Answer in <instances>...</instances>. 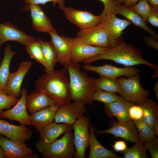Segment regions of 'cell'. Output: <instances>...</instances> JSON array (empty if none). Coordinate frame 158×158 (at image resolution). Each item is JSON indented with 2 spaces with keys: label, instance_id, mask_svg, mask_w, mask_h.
<instances>
[{
  "label": "cell",
  "instance_id": "obj_1",
  "mask_svg": "<svg viewBox=\"0 0 158 158\" xmlns=\"http://www.w3.org/2000/svg\"><path fill=\"white\" fill-rule=\"evenodd\" d=\"M66 68L45 72L37 80L35 90L54 101L59 107L71 103L72 99Z\"/></svg>",
  "mask_w": 158,
  "mask_h": 158
},
{
  "label": "cell",
  "instance_id": "obj_2",
  "mask_svg": "<svg viewBox=\"0 0 158 158\" xmlns=\"http://www.w3.org/2000/svg\"><path fill=\"white\" fill-rule=\"evenodd\" d=\"M107 59L126 66L140 64L148 66L154 69H158V65L146 61L142 57V53L138 48L125 42L123 40L116 46L110 48L105 52L82 61L84 64L100 60Z\"/></svg>",
  "mask_w": 158,
  "mask_h": 158
},
{
  "label": "cell",
  "instance_id": "obj_3",
  "mask_svg": "<svg viewBox=\"0 0 158 158\" xmlns=\"http://www.w3.org/2000/svg\"><path fill=\"white\" fill-rule=\"evenodd\" d=\"M80 65L73 63L66 69L69 76V87L72 99L92 104V96L97 90L95 79L90 77L85 72L80 70Z\"/></svg>",
  "mask_w": 158,
  "mask_h": 158
},
{
  "label": "cell",
  "instance_id": "obj_4",
  "mask_svg": "<svg viewBox=\"0 0 158 158\" xmlns=\"http://www.w3.org/2000/svg\"><path fill=\"white\" fill-rule=\"evenodd\" d=\"M35 146L44 158H73L75 153L72 130L65 133L60 139L50 143L40 140Z\"/></svg>",
  "mask_w": 158,
  "mask_h": 158
},
{
  "label": "cell",
  "instance_id": "obj_5",
  "mask_svg": "<svg viewBox=\"0 0 158 158\" xmlns=\"http://www.w3.org/2000/svg\"><path fill=\"white\" fill-rule=\"evenodd\" d=\"M139 73L130 78H118L116 80L123 90V97L134 104H139L148 98L150 92L145 89L140 83Z\"/></svg>",
  "mask_w": 158,
  "mask_h": 158
},
{
  "label": "cell",
  "instance_id": "obj_6",
  "mask_svg": "<svg viewBox=\"0 0 158 158\" xmlns=\"http://www.w3.org/2000/svg\"><path fill=\"white\" fill-rule=\"evenodd\" d=\"M114 13L109 12L99 16L102 24L108 35L111 47L116 46L123 40V31L131 23L127 20L118 18Z\"/></svg>",
  "mask_w": 158,
  "mask_h": 158
},
{
  "label": "cell",
  "instance_id": "obj_7",
  "mask_svg": "<svg viewBox=\"0 0 158 158\" xmlns=\"http://www.w3.org/2000/svg\"><path fill=\"white\" fill-rule=\"evenodd\" d=\"M90 120L83 116L72 125L74 131L73 142L75 149V158H86L85 151L89 146Z\"/></svg>",
  "mask_w": 158,
  "mask_h": 158
},
{
  "label": "cell",
  "instance_id": "obj_8",
  "mask_svg": "<svg viewBox=\"0 0 158 158\" xmlns=\"http://www.w3.org/2000/svg\"><path fill=\"white\" fill-rule=\"evenodd\" d=\"M0 146L6 158H38L25 142H16L0 136Z\"/></svg>",
  "mask_w": 158,
  "mask_h": 158
},
{
  "label": "cell",
  "instance_id": "obj_9",
  "mask_svg": "<svg viewBox=\"0 0 158 158\" xmlns=\"http://www.w3.org/2000/svg\"><path fill=\"white\" fill-rule=\"evenodd\" d=\"M62 10L66 18L78 27L80 30L88 28L101 23L100 16L94 15L90 11L66 7Z\"/></svg>",
  "mask_w": 158,
  "mask_h": 158
},
{
  "label": "cell",
  "instance_id": "obj_10",
  "mask_svg": "<svg viewBox=\"0 0 158 158\" xmlns=\"http://www.w3.org/2000/svg\"><path fill=\"white\" fill-rule=\"evenodd\" d=\"M95 133L97 135L105 133L111 134L133 142L140 141L136 127L131 120L126 122L114 121L109 129L103 130L95 129Z\"/></svg>",
  "mask_w": 158,
  "mask_h": 158
},
{
  "label": "cell",
  "instance_id": "obj_11",
  "mask_svg": "<svg viewBox=\"0 0 158 158\" xmlns=\"http://www.w3.org/2000/svg\"><path fill=\"white\" fill-rule=\"evenodd\" d=\"M36 40L35 37L27 34L9 22L0 23V51L2 44L7 41H16L26 46Z\"/></svg>",
  "mask_w": 158,
  "mask_h": 158
},
{
  "label": "cell",
  "instance_id": "obj_12",
  "mask_svg": "<svg viewBox=\"0 0 158 158\" xmlns=\"http://www.w3.org/2000/svg\"><path fill=\"white\" fill-rule=\"evenodd\" d=\"M77 37L85 42L96 47L110 48L109 39L102 24L100 23L77 33Z\"/></svg>",
  "mask_w": 158,
  "mask_h": 158
},
{
  "label": "cell",
  "instance_id": "obj_13",
  "mask_svg": "<svg viewBox=\"0 0 158 158\" xmlns=\"http://www.w3.org/2000/svg\"><path fill=\"white\" fill-rule=\"evenodd\" d=\"M109 48L93 46L85 42L77 37H75L73 38L71 55V62L79 63L102 54Z\"/></svg>",
  "mask_w": 158,
  "mask_h": 158
},
{
  "label": "cell",
  "instance_id": "obj_14",
  "mask_svg": "<svg viewBox=\"0 0 158 158\" xmlns=\"http://www.w3.org/2000/svg\"><path fill=\"white\" fill-rule=\"evenodd\" d=\"M85 104L79 101L60 106L54 117L55 122L73 125L86 113Z\"/></svg>",
  "mask_w": 158,
  "mask_h": 158
},
{
  "label": "cell",
  "instance_id": "obj_15",
  "mask_svg": "<svg viewBox=\"0 0 158 158\" xmlns=\"http://www.w3.org/2000/svg\"><path fill=\"white\" fill-rule=\"evenodd\" d=\"M32 65L30 61H22L15 72L10 73L7 84L3 90L6 94L17 98L21 95L22 84Z\"/></svg>",
  "mask_w": 158,
  "mask_h": 158
},
{
  "label": "cell",
  "instance_id": "obj_16",
  "mask_svg": "<svg viewBox=\"0 0 158 158\" xmlns=\"http://www.w3.org/2000/svg\"><path fill=\"white\" fill-rule=\"evenodd\" d=\"M83 68L85 70L95 72L100 76L116 79L122 76L131 77L141 72L132 66L119 68L107 63L101 66H95L88 64H84Z\"/></svg>",
  "mask_w": 158,
  "mask_h": 158
},
{
  "label": "cell",
  "instance_id": "obj_17",
  "mask_svg": "<svg viewBox=\"0 0 158 158\" xmlns=\"http://www.w3.org/2000/svg\"><path fill=\"white\" fill-rule=\"evenodd\" d=\"M49 34L51 41L58 54L59 62L63 67L66 68L73 63L71 60L73 38L63 35L60 36L57 32Z\"/></svg>",
  "mask_w": 158,
  "mask_h": 158
},
{
  "label": "cell",
  "instance_id": "obj_18",
  "mask_svg": "<svg viewBox=\"0 0 158 158\" xmlns=\"http://www.w3.org/2000/svg\"><path fill=\"white\" fill-rule=\"evenodd\" d=\"M22 9L29 10L32 19V26L37 32L50 33L57 32L53 26L51 20L45 14L39 5L27 3Z\"/></svg>",
  "mask_w": 158,
  "mask_h": 158
},
{
  "label": "cell",
  "instance_id": "obj_19",
  "mask_svg": "<svg viewBox=\"0 0 158 158\" xmlns=\"http://www.w3.org/2000/svg\"><path fill=\"white\" fill-rule=\"evenodd\" d=\"M27 94L28 91L25 88L21 89L20 99L13 108L3 111L1 113L2 117L17 121L21 125L30 126V115L27 112L26 105Z\"/></svg>",
  "mask_w": 158,
  "mask_h": 158
},
{
  "label": "cell",
  "instance_id": "obj_20",
  "mask_svg": "<svg viewBox=\"0 0 158 158\" xmlns=\"http://www.w3.org/2000/svg\"><path fill=\"white\" fill-rule=\"evenodd\" d=\"M0 134L12 140L25 142L32 135V132L25 125L17 126L0 119Z\"/></svg>",
  "mask_w": 158,
  "mask_h": 158
},
{
  "label": "cell",
  "instance_id": "obj_21",
  "mask_svg": "<svg viewBox=\"0 0 158 158\" xmlns=\"http://www.w3.org/2000/svg\"><path fill=\"white\" fill-rule=\"evenodd\" d=\"M59 107L57 104L50 105L31 113L30 115L31 125L40 132L44 127L53 122Z\"/></svg>",
  "mask_w": 158,
  "mask_h": 158
},
{
  "label": "cell",
  "instance_id": "obj_22",
  "mask_svg": "<svg viewBox=\"0 0 158 158\" xmlns=\"http://www.w3.org/2000/svg\"><path fill=\"white\" fill-rule=\"evenodd\" d=\"M133 104L120 96L117 100L104 104V109L108 116L116 117L118 121L126 122L130 120L128 115V110Z\"/></svg>",
  "mask_w": 158,
  "mask_h": 158
},
{
  "label": "cell",
  "instance_id": "obj_23",
  "mask_svg": "<svg viewBox=\"0 0 158 158\" xmlns=\"http://www.w3.org/2000/svg\"><path fill=\"white\" fill-rule=\"evenodd\" d=\"M89 146L90 151L88 158H120L113 151L104 147L96 138L95 127L90 123Z\"/></svg>",
  "mask_w": 158,
  "mask_h": 158
},
{
  "label": "cell",
  "instance_id": "obj_24",
  "mask_svg": "<svg viewBox=\"0 0 158 158\" xmlns=\"http://www.w3.org/2000/svg\"><path fill=\"white\" fill-rule=\"evenodd\" d=\"M143 112L142 119L154 129L156 136L158 135V106L155 101L148 98L139 104Z\"/></svg>",
  "mask_w": 158,
  "mask_h": 158
},
{
  "label": "cell",
  "instance_id": "obj_25",
  "mask_svg": "<svg viewBox=\"0 0 158 158\" xmlns=\"http://www.w3.org/2000/svg\"><path fill=\"white\" fill-rule=\"evenodd\" d=\"M115 13L120 14L134 25L148 32L158 40V35L152 29L148 27L141 17L130 7L119 4L115 9Z\"/></svg>",
  "mask_w": 158,
  "mask_h": 158
},
{
  "label": "cell",
  "instance_id": "obj_26",
  "mask_svg": "<svg viewBox=\"0 0 158 158\" xmlns=\"http://www.w3.org/2000/svg\"><path fill=\"white\" fill-rule=\"evenodd\" d=\"M54 104L57 105L54 101L44 93L36 90L27 95L26 97L27 109L31 114Z\"/></svg>",
  "mask_w": 158,
  "mask_h": 158
},
{
  "label": "cell",
  "instance_id": "obj_27",
  "mask_svg": "<svg viewBox=\"0 0 158 158\" xmlns=\"http://www.w3.org/2000/svg\"><path fill=\"white\" fill-rule=\"evenodd\" d=\"M73 128L72 124L64 123L58 124L52 122L40 132V140L46 143H51L60 136Z\"/></svg>",
  "mask_w": 158,
  "mask_h": 158
},
{
  "label": "cell",
  "instance_id": "obj_28",
  "mask_svg": "<svg viewBox=\"0 0 158 158\" xmlns=\"http://www.w3.org/2000/svg\"><path fill=\"white\" fill-rule=\"evenodd\" d=\"M43 55L46 62L47 67L45 72L50 73L54 69L55 65L59 62L58 53L51 41H43L39 39Z\"/></svg>",
  "mask_w": 158,
  "mask_h": 158
},
{
  "label": "cell",
  "instance_id": "obj_29",
  "mask_svg": "<svg viewBox=\"0 0 158 158\" xmlns=\"http://www.w3.org/2000/svg\"><path fill=\"white\" fill-rule=\"evenodd\" d=\"M16 51H13L9 45L4 49V54L0 65V90H3L8 83L10 73L9 66Z\"/></svg>",
  "mask_w": 158,
  "mask_h": 158
},
{
  "label": "cell",
  "instance_id": "obj_30",
  "mask_svg": "<svg viewBox=\"0 0 158 158\" xmlns=\"http://www.w3.org/2000/svg\"><path fill=\"white\" fill-rule=\"evenodd\" d=\"M95 81L97 90H101L117 93L120 96L124 97V93L116 79L100 76L95 79Z\"/></svg>",
  "mask_w": 158,
  "mask_h": 158
},
{
  "label": "cell",
  "instance_id": "obj_31",
  "mask_svg": "<svg viewBox=\"0 0 158 158\" xmlns=\"http://www.w3.org/2000/svg\"><path fill=\"white\" fill-rule=\"evenodd\" d=\"M137 129L139 141L143 143L156 136L153 129L146 123L142 119L133 121Z\"/></svg>",
  "mask_w": 158,
  "mask_h": 158
},
{
  "label": "cell",
  "instance_id": "obj_32",
  "mask_svg": "<svg viewBox=\"0 0 158 158\" xmlns=\"http://www.w3.org/2000/svg\"><path fill=\"white\" fill-rule=\"evenodd\" d=\"M26 51L30 58L47 67L46 62L43 56L40 42L38 40L30 43L26 46Z\"/></svg>",
  "mask_w": 158,
  "mask_h": 158
},
{
  "label": "cell",
  "instance_id": "obj_33",
  "mask_svg": "<svg viewBox=\"0 0 158 158\" xmlns=\"http://www.w3.org/2000/svg\"><path fill=\"white\" fill-rule=\"evenodd\" d=\"M147 150L144 143L140 141L135 142L133 146L123 152V158H147Z\"/></svg>",
  "mask_w": 158,
  "mask_h": 158
},
{
  "label": "cell",
  "instance_id": "obj_34",
  "mask_svg": "<svg viewBox=\"0 0 158 158\" xmlns=\"http://www.w3.org/2000/svg\"><path fill=\"white\" fill-rule=\"evenodd\" d=\"M119 97L115 93L97 90L93 94L92 99V101H98L107 104L117 100Z\"/></svg>",
  "mask_w": 158,
  "mask_h": 158
},
{
  "label": "cell",
  "instance_id": "obj_35",
  "mask_svg": "<svg viewBox=\"0 0 158 158\" xmlns=\"http://www.w3.org/2000/svg\"><path fill=\"white\" fill-rule=\"evenodd\" d=\"M152 7L147 0H140L138 3L130 7L139 14L146 24L147 17L151 12Z\"/></svg>",
  "mask_w": 158,
  "mask_h": 158
},
{
  "label": "cell",
  "instance_id": "obj_36",
  "mask_svg": "<svg viewBox=\"0 0 158 158\" xmlns=\"http://www.w3.org/2000/svg\"><path fill=\"white\" fill-rule=\"evenodd\" d=\"M19 99L17 97L6 94L3 90H0V114L3 110H8L15 105Z\"/></svg>",
  "mask_w": 158,
  "mask_h": 158
},
{
  "label": "cell",
  "instance_id": "obj_37",
  "mask_svg": "<svg viewBox=\"0 0 158 158\" xmlns=\"http://www.w3.org/2000/svg\"><path fill=\"white\" fill-rule=\"evenodd\" d=\"M128 115L130 120L134 121L142 119L143 112L140 106L134 104L129 108Z\"/></svg>",
  "mask_w": 158,
  "mask_h": 158
},
{
  "label": "cell",
  "instance_id": "obj_38",
  "mask_svg": "<svg viewBox=\"0 0 158 158\" xmlns=\"http://www.w3.org/2000/svg\"><path fill=\"white\" fill-rule=\"evenodd\" d=\"M147 150L149 151L151 157H158V138L156 136L153 139L144 143Z\"/></svg>",
  "mask_w": 158,
  "mask_h": 158
},
{
  "label": "cell",
  "instance_id": "obj_39",
  "mask_svg": "<svg viewBox=\"0 0 158 158\" xmlns=\"http://www.w3.org/2000/svg\"><path fill=\"white\" fill-rule=\"evenodd\" d=\"M27 3H31L37 5L39 4L45 5L46 3L49 2H53V6H55L56 4H58L59 9L62 10L65 7V0H24Z\"/></svg>",
  "mask_w": 158,
  "mask_h": 158
},
{
  "label": "cell",
  "instance_id": "obj_40",
  "mask_svg": "<svg viewBox=\"0 0 158 158\" xmlns=\"http://www.w3.org/2000/svg\"><path fill=\"white\" fill-rule=\"evenodd\" d=\"M98 0L101 2L104 6V9L101 14H104L110 12L115 13V9L118 4L117 0Z\"/></svg>",
  "mask_w": 158,
  "mask_h": 158
},
{
  "label": "cell",
  "instance_id": "obj_41",
  "mask_svg": "<svg viewBox=\"0 0 158 158\" xmlns=\"http://www.w3.org/2000/svg\"><path fill=\"white\" fill-rule=\"evenodd\" d=\"M152 7L151 12L148 16L147 22L156 27H158V8Z\"/></svg>",
  "mask_w": 158,
  "mask_h": 158
},
{
  "label": "cell",
  "instance_id": "obj_42",
  "mask_svg": "<svg viewBox=\"0 0 158 158\" xmlns=\"http://www.w3.org/2000/svg\"><path fill=\"white\" fill-rule=\"evenodd\" d=\"M143 40L148 46L156 50H158V40L153 36H147L143 37Z\"/></svg>",
  "mask_w": 158,
  "mask_h": 158
},
{
  "label": "cell",
  "instance_id": "obj_43",
  "mask_svg": "<svg viewBox=\"0 0 158 158\" xmlns=\"http://www.w3.org/2000/svg\"><path fill=\"white\" fill-rule=\"evenodd\" d=\"M114 150L117 152H123L125 151L128 147L126 142L124 141H116L112 145Z\"/></svg>",
  "mask_w": 158,
  "mask_h": 158
},
{
  "label": "cell",
  "instance_id": "obj_44",
  "mask_svg": "<svg viewBox=\"0 0 158 158\" xmlns=\"http://www.w3.org/2000/svg\"><path fill=\"white\" fill-rule=\"evenodd\" d=\"M140 0H117V2L118 4L123 3L126 6L131 7Z\"/></svg>",
  "mask_w": 158,
  "mask_h": 158
},
{
  "label": "cell",
  "instance_id": "obj_45",
  "mask_svg": "<svg viewBox=\"0 0 158 158\" xmlns=\"http://www.w3.org/2000/svg\"><path fill=\"white\" fill-rule=\"evenodd\" d=\"M153 90L155 94V96L157 99H158V81L155 84L153 87Z\"/></svg>",
  "mask_w": 158,
  "mask_h": 158
},
{
  "label": "cell",
  "instance_id": "obj_46",
  "mask_svg": "<svg viewBox=\"0 0 158 158\" xmlns=\"http://www.w3.org/2000/svg\"><path fill=\"white\" fill-rule=\"evenodd\" d=\"M152 6L158 8V0H147Z\"/></svg>",
  "mask_w": 158,
  "mask_h": 158
},
{
  "label": "cell",
  "instance_id": "obj_47",
  "mask_svg": "<svg viewBox=\"0 0 158 158\" xmlns=\"http://www.w3.org/2000/svg\"><path fill=\"white\" fill-rule=\"evenodd\" d=\"M5 158L4 155L3 150L0 146V158Z\"/></svg>",
  "mask_w": 158,
  "mask_h": 158
},
{
  "label": "cell",
  "instance_id": "obj_48",
  "mask_svg": "<svg viewBox=\"0 0 158 158\" xmlns=\"http://www.w3.org/2000/svg\"><path fill=\"white\" fill-rule=\"evenodd\" d=\"M1 114H0V118H1Z\"/></svg>",
  "mask_w": 158,
  "mask_h": 158
},
{
  "label": "cell",
  "instance_id": "obj_49",
  "mask_svg": "<svg viewBox=\"0 0 158 158\" xmlns=\"http://www.w3.org/2000/svg\"><path fill=\"white\" fill-rule=\"evenodd\" d=\"M1 59H0V65L1 63Z\"/></svg>",
  "mask_w": 158,
  "mask_h": 158
}]
</instances>
